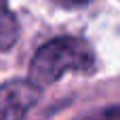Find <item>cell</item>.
Wrapping results in <instances>:
<instances>
[{"label":"cell","instance_id":"cell-1","mask_svg":"<svg viewBox=\"0 0 120 120\" xmlns=\"http://www.w3.org/2000/svg\"><path fill=\"white\" fill-rule=\"evenodd\" d=\"M95 55L91 46L74 36H59L42 44L32 63H30V80L40 89L57 82L65 72H93Z\"/></svg>","mask_w":120,"mask_h":120},{"label":"cell","instance_id":"cell-2","mask_svg":"<svg viewBox=\"0 0 120 120\" xmlns=\"http://www.w3.org/2000/svg\"><path fill=\"white\" fill-rule=\"evenodd\" d=\"M40 99V86L32 80H11L0 86V118H21Z\"/></svg>","mask_w":120,"mask_h":120},{"label":"cell","instance_id":"cell-3","mask_svg":"<svg viewBox=\"0 0 120 120\" xmlns=\"http://www.w3.org/2000/svg\"><path fill=\"white\" fill-rule=\"evenodd\" d=\"M17 36H19L17 19H15L13 11L8 8L6 0H0V51L11 49L17 42Z\"/></svg>","mask_w":120,"mask_h":120}]
</instances>
